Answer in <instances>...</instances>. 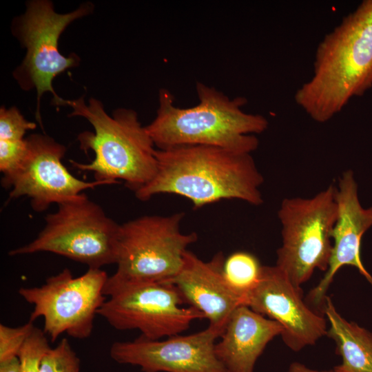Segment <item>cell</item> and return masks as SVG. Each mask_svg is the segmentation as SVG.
Here are the masks:
<instances>
[{
	"mask_svg": "<svg viewBox=\"0 0 372 372\" xmlns=\"http://www.w3.org/2000/svg\"><path fill=\"white\" fill-rule=\"evenodd\" d=\"M371 87L372 0H364L319 43L312 76L296 90L294 100L322 123Z\"/></svg>",
	"mask_w": 372,
	"mask_h": 372,
	"instance_id": "cell-1",
	"label": "cell"
},
{
	"mask_svg": "<svg viewBox=\"0 0 372 372\" xmlns=\"http://www.w3.org/2000/svg\"><path fill=\"white\" fill-rule=\"evenodd\" d=\"M157 170L147 185L135 192L146 201L159 194L189 199L195 209L223 199H238L252 205L263 203L264 182L251 154L207 145L156 149Z\"/></svg>",
	"mask_w": 372,
	"mask_h": 372,
	"instance_id": "cell-2",
	"label": "cell"
},
{
	"mask_svg": "<svg viewBox=\"0 0 372 372\" xmlns=\"http://www.w3.org/2000/svg\"><path fill=\"white\" fill-rule=\"evenodd\" d=\"M198 104L182 108L174 105L169 91L161 89L154 119L145 128L158 149L207 145L251 154L259 145L256 134L268 127L267 118L247 113L242 96L230 99L223 92L197 82Z\"/></svg>",
	"mask_w": 372,
	"mask_h": 372,
	"instance_id": "cell-3",
	"label": "cell"
},
{
	"mask_svg": "<svg viewBox=\"0 0 372 372\" xmlns=\"http://www.w3.org/2000/svg\"><path fill=\"white\" fill-rule=\"evenodd\" d=\"M63 105L72 107L70 117L81 116L94 130L78 135L80 148L85 153L93 151L94 158L89 163L70 160L74 167L93 172L95 180L112 184L123 180L134 192L152 180L157 170L156 149L134 110L118 108L110 116L94 98L88 103L83 97L63 99Z\"/></svg>",
	"mask_w": 372,
	"mask_h": 372,
	"instance_id": "cell-4",
	"label": "cell"
},
{
	"mask_svg": "<svg viewBox=\"0 0 372 372\" xmlns=\"http://www.w3.org/2000/svg\"><path fill=\"white\" fill-rule=\"evenodd\" d=\"M57 205L37 238L8 254L50 252L94 269L116 264L121 225L84 193Z\"/></svg>",
	"mask_w": 372,
	"mask_h": 372,
	"instance_id": "cell-5",
	"label": "cell"
},
{
	"mask_svg": "<svg viewBox=\"0 0 372 372\" xmlns=\"http://www.w3.org/2000/svg\"><path fill=\"white\" fill-rule=\"evenodd\" d=\"M185 213L144 216L120 226L116 272L111 283L166 282L183 267L187 247L197 241L195 232L183 234Z\"/></svg>",
	"mask_w": 372,
	"mask_h": 372,
	"instance_id": "cell-6",
	"label": "cell"
},
{
	"mask_svg": "<svg viewBox=\"0 0 372 372\" xmlns=\"http://www.w3.org/2000/svg\"><path fill=\"white\" fill-rule=\"evenodd\" d=\"M336 187L329 185L311 198H285L278 212L281 247L276 266L298 287L316 269L326 271L332 249L331 234L338 216Z\"/></svg>",
	"mask_w": 372,
	"mask_h": 372,
	"instance_id": "cell-7",
	"label": "cell"
},
{
	"mask_svg": "<svg viewBox=\"0 0 372 372\" xmlns=\"http://www.w3.org/2000/svg\"><path fill=\"white\" fill-rule=\"evenodd\" d=\"M92 10V3H84L72 12L59 14L55 12L51 1L34 0L28 3L25 13L14 21V34L25 48L26 54L13 76L23 90L36 89V118L39 123L43 94L50 92L53 95L52 103L60 106L63 99L54 92L52 81L56 76L80 63V58L74 53L68 56L61 54L59 37L68 25Z\"/></svg>",
	"mask_w": 372,
	"mask_h": 372,
	"instance_id": "cell-8",
	"label": "cell"
},
{
	"mask_svg": "<svg viewBox=\"0 0 372 372\" xmlns=\"http://www.w3.org/2000/svg\"><path fill=\"white\" fill-rule=\"evenodd\" d=\"M103 293L109 298L98 309L97 315L117 330L137 329L149 340L178 335L194 320L205 318L191 306L182 307L184 300L176 287L169 283L116 284L107 280Z\"/></svg>",
	"mask_w": 372,
	"mask_h": 372,
	"instance_id": "cell-9",
	"label": "cell"
},
{
	"mask_svg": "<svg viewBox=\"0 0 372 372\" xmlns=\"http://www.w3.org/2000/svg\"><path fill=\"white\" fill-rule=\"evenodd\" d=\"M108 277L105 271L94 268L73 277L65 268L41 286L21 287L18 293L34 306L29 321L43 317V331L52 342L63 333L85 339L91 335L94 317L106 300L103 290Z\"/></svg>",
	"mask_w": 372,
	"mask_h": 372,
	"instance_id": "cell-10",
	"label": "cell"
},
{
	"mask_svg": "<svg viewBox=\"0 0 372 372\" xmlns=\"http://www.w3.org/2000/svg\"><path fill=\"white\" fill-rule=\"evenodd\" d=\"M25 140V156L13 171L3 175L1 185L11 189L10 198H29L35 211H43L52 203L58 205L74 198L87 189L112 184L85 181L74 176L61 162L65 147L52 137L33 134Z\"/></svg>",
	"mask_w": 372,
	"mask_h": 372,
	"instance_id": "cell-11",
	"label": "cell"
},
{
	"mask_svg": "<svg viewBox=\"0 0 372 372\" xmlns=\"http://www.w3.org/2000/svg\"><path fill=\"white\" fill-rule=\"evenodd\" d=\"M223 331L209 326L163 341L141 335L114 342L110 354L117 363L138 366L143 372H227L215 353L216 340Z\"/></svg>",
	"mask_w": 372,
	"mask_h": 372,
	"instance_id": "cell-12",
	"label": "cell"
},
{
	"mask_svg": "<svg viewBox=\"0 0 372 372\" xmlns=\"http://www.w3.org/2000/svg\"><path fill=\"white\" fill-rule=\"evenodd\" d=\"M246 306L280 324L281 337L288 348L298 352L313 345L327 333L326 318L302 299L296 287L277 266H262L256 287L247 297Z\"/></svg>",
	"mask_w": 372,
	"mask_h": 372,
	"instance_id": "cell-13",
	"label": "cell"
},
{
	"mask_svg": "<svg viewBox=\"0 0 372 372\" xmlns=\"http://www.w3.org/2000/svg\"><path fill=\"white\" fill-rule=\"evenodd\" d=\"M338 216L332 234V249L328 268L318 284L307 296L316 307L322 306L334 276L346 265L355 267L372 285V276L364 267L360 257V245L365 232L372 226V207H363L359 200L358 185L353 173H342L336 187Z\"/></svg>",
	"mask_w": 372,
	"mask_h": 372,
	"instance_id": "cell-14",
	"label": "cell"
},
{
	"mask_svg": "<svg viewBox=\"0 0 372 372\" xmlns=\"http://www.w3.org/2000/svg\"><path fill=\"white\" fill-rule=\"evenodd\" d=\"M225 258L217 253L205 262L189 251L178 273L165 283L174 285L184 302L198 309L209 321V327L224 331L229 317L245 299L227 284L223 274Z\"/></svg>",
	"mask_w": 372,
	"mask_h": 372,
	"instance_id": "cell-15",
	"label": "cell"
},
{
	"mask_svg": "<svg viewBox=\"0 0 372 372\" xmlns=\"http://www.w3.org/2000/svg\"><path fill=\"white\" fill-rule=\"evenodd\" d=\"M282 331L277 322L240 305L229 317L215 353L227 372H254L267 344Z\"/></svg>",
	"mask_w": 372,
	"mask_h": 372,
	"instance_id": "cell-16",
	"label": "cell"
},
{
	"mask_svg": "<svg viewBox=\"0 0 372 372\" xmlns=\"http://www.w3.org/2000/svg\"><path fill=\"white\" fill-rule=\"evenodd\" d=\"M322 310L329 324L327 335L335 342L336 353L341 357V362L333 370L372 372V333L344 319L329 296L326 297Z\"/></svg>",
	"mask_w": 372,
	"mask_h": 372,
	"instance_id": "cell-17",
	"label": "cell"
},
{
	"mask_svg": "<svg viewBox=\"0 0 372 372\" xmlns=\"http://www.w3.org/2000/svg\"><path fill=\"white\" fill-rule=\"evenodd\" d=\"M262 267L253 254L238 251L225 259L223 274L229 286L247 302V295L259 281Z\"/></svg>",
	"mask_w": 372,
	"mask_h": 372,
	"instance_id": "cell-18",
	"label": "cell"
},
{
	"mask_svg": "<svg viewBox=\"0 0 372 372\" xmlns=\"http://www.w3.org/2000/svg\"><path fill=\"white\" fill-rule=\"evenodd\" d=\"M80 369L79 358L64 338L44 355L39 372H79Z\"/></svg>",
	"mask_w": 372,
	"mask_h": 372,
	"instance_id": "cell-19",
	"label": "cell"
},
{
	"mask_svg": "<svg viewBox=\"0 0 372 372\" xmlns=\"http://www.w3.org/2000/svg\"><path fill=\"white\" fill-rule=\"evenodd\" d=\"M50 348L43 330L34 327L17 356L20 372H39L42 359Z\"/></svg>",
	"mask_w": 372,
	"mask_h": 372,
	"instance_id": "cell-20",
	"label": "cell"
},
{
	"mask_svg": "<svg viewBox=\"0 0 372 372\" xmlns=\"http://www.w3.org/2000/svg\"><path fill=\"white\" fill-rule=\"evenodd\" d=\"M34 327L33 322L30 321L17 327L0 324V362L18 356L19 351Z\"/></svg>",
	"mask_w": 372,
	"mask_h": 372,
	"instance_id": "cell-21",
	"label": "cell"
},
{
	"mask_svg": "<svg viewBox=\"0 0 372 372\" xmlns=\"http://www.w3.org/2000/svg\"><path fill=\"white\" fill-rule=\"evenodd\" d=\"M37 125L27 121L16 107L0 109V140L18 141L25 138L24 135Z\"/></svg>",
	"mask_w": 372,
	"mask_h": 372,
	"instance_id": "cell-22",
	"label": "cell"
},
{
	"mask_svg": "<svg viewBox=\"0 0 372 372\" xmlns=\"http://www.w3.org/2000/svg\"><path fill=\"white\" fill-rule=\"evenodd\" d=\"M26 150L25 138L18 141L0 140V171L3 175L9 174L18 166Z\"/></svg>",
	"mask_w": 372,
	"mask_h": 372,
	"instance_id": "cell-23",
	"label": "cell"
},
{
	"mask_svg": "<svg viewBox=\"0 0 372 372\" xmlns=\"http://www.w3.org/2000/svg\"><path fill=\"white\" fill-rule=\"evenodd\" d=\"M286 372H335L331 370H318L310 368L303 363L293 362L290 364Z\"/></svg>",
	"mask_w": 372,
	"mask_h": 372,
	"instance_id": "cell-24",
	"label": "cell"
},
{
	"mask_svg": "<svg viewBox=\"0 0 372 372\" xmlns=\"http://www.w3.org/2000/svg\"><path fill=\"white\" fill-rule=\"evenodd\" d=\"M0 372H20L18 357L0 362Z\"/></svg>",
	"mask_w": 372,
	"mask_h": 372,
	"instance_id": "cell-25",
	"label": "cell"
}]
</instances>
